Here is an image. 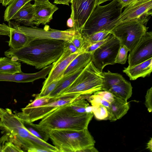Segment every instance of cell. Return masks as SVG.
<instances>
[{"instance_id": "20", "label": "cell", "mask_w": 152, "mask_h": 152, "mask_svg": "<svg viewBox=\"0 0 152 152\" xmlns=\"http://www.w3.org/2000/svg\"><path fill=\"white\" fill-rule=\"evenodd\" d=\"M28 2L22 7L14 15L12 20L18 23H22L24 25L33 26L34 15V4Z\"/></svg>"}, {"instance_id": "40", "label": "cell", "mask_w": 152, "mask_h": 152, "mask_svg": "<svg viewBox=\"0 0 152 152\" xmlns=\"http://www.w3.org/2000/svg\"><path fill=\"white\" fill-rule=\"evenodd\" d=\"M133 0H117L122 9L129 5Z\"/></svg>"}, {"instance_id": "37", "label": "cell", "mask_w": 152, "mask_h": 152, "mask_svg": "<svg viewBox=\"0 0 152 152\" xmlns=\"http://www.w3.org/2000/svg\"><path fill=\"white\" fill-rule=\"evenodd\" d=\"M113 35V34L111 33L105 39L90 45L85 49L84 52L92 53L95 50L110 39Z\"/></svg>"}, {"instance_id": "46", "label": "cell", "mask_w": 152, "mask_h": 152, "mask_svg": "<svg viewBox=\"0 0 152 152\" xmlns=\"http://www.w3.org/2000/svg\"><path fill=\"white\" fill-rule=\"evenodd\" d=\"M147 148L149 150L151 151L152 150V139L151 138L150 140H149L147 143Z\"/></svg>"}, {"instance_id": "7", "label": "cell", "mask_w": 152, "mask_h": 152, "mask_svg": "<svg viewBox=\"0 0 152 152\" xmlns=\"http://www.w3.org/2000/svg\"><path fill=\"white\" fill-rule=\"evenodd\" d=\"M148 20L145 18L127 21L115 26L110 32L130 52L147 31L148 28L144 24Z\"/></svg>"}, {"instance_id": "33", "label": "cell", "mask_w": 152, "mask_h": 152, "mask_svg": "<svg viewBox=\"0 0 152 152\" xmlns=\"http://www.w3.org/2000/svg\"><path fill=\"white\" fill-rule=\"evenodd\" d=\"M129 49L125 46L121 45L115 58V63L124 64L126 63Z\"/></svg>"}, {"instance_id": "35", "label": "cell", "mask_w": 152, "mask_h": 152, "mask_svg": "<svg viewBox=\"0 0 152 152\" xmlns=\"http://www.w3.org/2000/svg\"><path fill=\"white\" fill-rule=\"evenodd\" d=\"M61 78L52 82L45 88H42L40 93L37 95L36 97L39 98L48 96L55 88Z\"/></svg>"}, {"instance_id": "16", "label": "cell", "mask_w": 152, "mask_h": 152, "mask_svg": "<svg viewBox=\"0 0 152 152\" xmlns=\"http://www.w3.org/2000/svg\"><path fill=\"white\" fill-rule=\"evenodd\" d=\"M83 52L84 51L82 50H78L77 51L64 58H58L53 63L52 68L44 81L42 88L52 82L61 78L65 70L71 62L78 55Z\"/></svg>"}, {"instance_id": "28", "label": "cell", "mask_w": 152, "mask_h": 152, "mask_svg": "<svg viewBox=\"0 0 152 152\" xmlns=\"http://www.w3.org/2000/svg\"><path fill=\"white\" fill-rule=\"evenodd\" d=\"M110 31H99L86 37H83L84 44L83 48L85 49L90 45L106 39L110 34Z\"/></svg>"}, {"instance_id": "36", "label": "cell", "mask_w": 152, "mask_h": 152, "mask_svg": "<svg viewBox=\"0 0 152 152\" xmlns=\"http://www.w3.org/2000/svg\"><path fill=\"white\" fill-rule=\"evenodd\" d=\"M71 41L78 50H82L83 51L82 48L84 43V40L79 31H77L74 35Z\"/></svg>"}, {"instance_id": "12", "label": "cell", "mask_w": 152, "mask_h": 152, "mask_svg": "<svg viewBox=\"0 0 152 152\" xmlns=\"http://www.w3.org/2000/svg\"><path fill=\"white\" fill-rule=\"evenodd\" d=\"M71 13L74 23L73 28L80 32L97 6V0H72Z\"/></svg>"}, {"instance_id": "8", "label": "cell", "mask_w": 152, "mask_h": 152, "mask_svg": "<svg viewBox=\"0 0 152 152\" xmlns=\"http://www.w3.org/2000/svg\"><path fill=\"white\" fill-rule=\"evenodd\" d=\"M81 96L79 94L60 96L43 105L33 108L25 107L21 109L20 112L15 113L22 121L33 122L42 119L58 108L73 102Z\"/></svg>"}, {"instance_id": "41", "label": "cell", "mask_w": 152, "mask_h": 152, "mask_svg": "<svg viewBox=\"0 0 152 152\" xmlns=\"http://www.w3.org/2000/svg\"><path fill=\"white\" fill-rule=\"evenodd\" d=\"M71 0H54L53 3L56 4H61L69 6V3H71Z\"/></svg>"}, {"instance_id": "38", "label": "cell", "mask_w": 152, "mask_h": 152, "mask_svg": "<svg viewBox=\"0 0 152 152\" xmlns=\"http://www.w3.org/2000/svg\"><path fill=\"white\" fill-rule=\"evenodd\" d=\"M94 94L100 95L104 100L110 103L113 101L114 99V96L109 91L101 90L96 91Z\"/></svg>"}, {"instance_id": "45", "label": "cell", "mask_w": 152, "mask_h": 152, "mask_svg": "<svg viewBox=\"0 0 152 152\" xmlns=\"http://www.w3.org/2000/svg\"><path fill=\"white\" fill-rule=\"evenodd\" d=\"M13 0H2L1 4L3 6L6 7Z\"/></svg>"}, {"instance_id": "50", "label": "cell", "mask_w": 152, "mask_h": 152, "mask_svg": "<svg viewBox=\"0 0 152 152\" xmlns=\"http://www.w3.org/2000/svg\"></svg>"}, {"instance_id": "42", "label": "cell", "mask_w": 152, "mask_h": 152, "mask_svg": "<svg viewBox=\"0 0 152 152\" xmlns=\"http://www.w3.org/2000/svg\"><path fill=\"white\" fill-rule=\"evenodd\" d=\"M66 25L68 27L70 28H72L74 26L73 19L71 16L67 21Z\"/></svg>"}, {"instance_id": "15", "label": "cell", "mask_w": 152, "mask_h": 152, "mask_svg": "<svg viewBox=\"0 0 152 152\" xmlns=\"http://www.w3.org/2000/svg\"><path fill=\"white\" fill-rule=\"evenodd\" d=\"M53 66V64H51L42 68L39 71L33 73H25L22 72L14 74L0 73V81L19 83L33 82L40 79L45 78L50 73Z\"/></svg>"}, {"instance_id": "44", "label": "cell", "mask_w": 152, "mask_h": 152, "mask_svg": "<svg viewBox=\"0 0 152 152\" xmlns=\"http://www.w3.org/2000/svg\"><path fill=\"white\" fill-rule=\"evenodd\" d=\"M34 1V3L39 4H48L50 3L49 0H33Z\"/></svg>"}, {"instance_id": "31", "label": "cell", "mask_w": 152, "mask_h": 152, "mask_svg": "<svg viewBox=\"0 0 152 152\" xmlns=\"http://www.w3.org/2000/svg\"><path fill=\"white\" fill-rule=\"evenodd\" d=\"M92 112L95 118L99 120H107L108 116L107 108L103 105L92 106Z\"/></svg>"}, {"instance_id": "49", "label": "cell", "mask_w": 152, "mask_h": 152, "mask_svg": "<svg viewBox=\"0 0 152 152\" xmlns=\"http://www.w3.org/2000/svg\"></svg>"}, {"instance_id": "11", "label": "cell", "mask_w": 152, "mask_h": 152, "mask_svg": "<svg viewBox=\"0 0 152 152\" xmlns=\"http://www.w3.org/2000/svg\"><path fill=\"white\" fill-rule=\"evenodd\" d=\"M152 0H133L112 23V29L118 24L127 21L148 18L152 15Z\"/></svg>"}, {"instance_id": "18", "label": "cell", "mask_w": 152, "mask_h": 152, "mask_svg": "<svg viewBox=\"0 0 152 152\" xmlns=\"http://www.w3.org/2000/svg\"><path fill=\"white\" fill-rule=\"evenodd\" d=\"M152 71V58L131 66L124 68L123 70L131 80L150 75Z\"/></svg>"}, {"instance_id": "14", "label": "cell", "mask_w": 152, "mask_h": 152, "mask_svg": "<svg viewBox=\"0 0 152 152\" xmlns=\"http://www.w3.org/2000/svg\"><path fill=\"white\" fill-rule=\"evenodd\" d=\"M152 58V32L147 31L133 50L128 57L129 66L140 63Z\"/></svg>"}, {"instance_id": "34", "label": "cell", "mask_w": 152, "mask_h": 152, "mask_svg": "<svg viewBox=\"0 0 152 152\" xmlns=\"http://www.w3.org/2000/svg\"><path fill=\"white\" fill-rule=\"evenodd\" d=\"M89 96L88 100L92 106L101 105L105 107L107 109L110 107V103L104 100L100 95L94 94Z\"/></svg>"}, {"instance_id": "2", "label": "cell", "mask_w": 152, "mask_h": 152, "mask_svg": "<svg viewBox=\"0 0 152 152\" xmlns=\"http://www.w3.org/2000/svg\"><path fill=\"white\" fill-rule=\"evenodd\" d=\"M0 132L23 152L39 148L48 152H58L54 145L35 136L25 127L15 112L0 107Z\"/></svg>"}, {"instance_id": "17", "label": "cell", "mask_w": 152, "mask_h": 152, "mask_svg": "<svg viewBox=\"0 0 152 152\" xmlns=\"http://www.w3.org/2000/svg\"><path fill=\"white\" fill-rule=\"evenodd\" d=\"M34 24L38 26L40 24L46 25L53 19V15L58 9L55 5L48 4L34 3Z\"/></svg>"}, {"instance_id": "30", "label": "cell", "mask_w": 152, "mask_h": 152, "mask_svg": "<svg viewBox=\"0 0 152 152\" xmlns=\"http://www.w3.org/2000/svg\"><path fill=\"white\" fill-rule=\"evenodd\" d=\"M81 96L78 98L69 103L71 108L75 112L80 113H87L86 109L89 104Z\"/></svg>"}, {"instance_id": "1", "label": "cell", "mask_w": 152, "mask_h": 152, "mask_svg": "<svg viewBox=\"0 0 152 152\" xmlns=\"http://www.w3.org/2000/svg\"><path fill=\"white\" fill-rule=\"evenodd\" d=\"M65 42L56 39H37L19 49L10 48L5 52L4 55L13 61L40 69L58 59L63 52Z\"/></svg>"}, {"instance_id": "24", "label": "cell", "mask_w": 152, "mask_h": 152, "mask_svg": "<svg viewBox=\"0 0 152 152\" xmlns=\"http://www.w3.org/2000/svg\"><path fill=\"white\" fill-rule=\"evenodd\" d=\"M21 64L7 57H0V73L14 74L22 72Z\"/></svg>"}, {"instance_id": "4", "label": "cell", "mask_w": 152, "mask_h": 152, "mask_svg": "<svg viewBox=\"0 0 152 152\" xmlns=\"http://www.w3.org/2000/svg\"><path fill=\"white\" fill-rule=\"evenodd\" d=\"M48 133L49 138L59 152H83L94 147L95 142L88 128L52 129Z\"/></svg>"}, {"instance_id": "9", "label": "cell", "mask_w": 152, "mask_h": 152, "mask_svg": "<svg viewBox=\"0 0 152 152\" xmlns=\"http://www.w3.org/2000/svg\"><path fill=\"white\" fill-rule=\"evenodd\" d=\"M121 46L120 41L113 35L92 53L91 61L95 67L102 72L105 66L115 64V58Z\"/></svg>"}, {"instance_id": "29", "label": "cell", "mask_w": 152, "mask_h": 152, "mask_svg": "<svg viewBox=\"0 0 152 152\" xmlns=\"http://www.w3.org/2000/svg\"><path fill=\"white\" fill-rule=\"evenodd\" d=\"M0 152H22L23 151L3 135L0 138Z\"/></svg>"}, {"instance_id": "26", "label": "cell", "mask_w": 152, "mask_h": 152, "mask_svg": "<svg viewBox=\"0 0 152 152\" xmlns=\"http://www.w3.org/2000/svg\"><path fill=\"white\" fill-rule=\"evenodd\" d=\"M33 0H13L7 7L4 12V20H12L15 14L25 4Z\"/></svg>"}, {"instance_id": "23", "label": "cell", "mask_w": 152, "mask_h": 152, "mask_svg": "<svg viewBox=\"0 0 152 152\" xmlns=\"http://www.w3.org/2000/svg\"><path fill=\"white\" fill-rule=\"evenodd\" d=\"M132 89L130 83L125 79L113 86L108 91L114 96L127 101L131 97Z\"/></svg>"}, {"instance_id": "5", "label": "cell", "mask_w": 152, "mask_h": 152, "mask_svg": "<svg viewBox=\"0 0 152 152\" xmlns=\"http://www.w3.org/2000/svg\"><path fill=\"white\" fill-rule=\"evenodd\" d=\"M122 9L117 0L104 5H97L80 32L84 37L101 31L110 32L112 23L121 15Z\"/></svg>"}, {"instance_id": "3", "label": "cell", "mask_w": 152, "mask_h": 152, "mask_svg": "<svg viewBox=\"0 0 152 152\" xmlns=\"http://www.w3.org/2000/svg\"><path fill=\"white\" fill-rule=\"evenodd\" d=\"M69 103L58 108L42 119L38 124L39 126L48 132L52 129L88 128L93 113H77L71 108Z\"/></svg>"}, {"instance_id": "22", "label": "cell", "mask_w": 152, "mask_h": 152, "mask_svg": "<svg viewBox=\"0 0 152 152\" xmlns=\"http://www.w3.org/2000/svg\"><path fill=\"white\" fill-rule=\"evenodd\" d=\"M83 69H79L68 75L63 76L55 88L50 93L48 96L56 97L60 96L71 85Z\"/></svg>"}, {"instance_id": "10", "label": "cell", "mask_w": 152, "mask_h": 152, "mask_svg": "<svg viewBox=\"0 0 152 152\" xmlns=\"http://www.w3.org/2000/svg\"><path fill=\"white\" fill-rule=\"evenodd\" d=\"M19 29L25 34L37 39H50L71 41L72 38L77 31L73 28L65 30H60L50 28L48 25L43 28L36 26H18Z\"/></svg>"}, {"instance_id": "47", "label": "cell", "mask_w": 152, "mask_h": 152, "mask_svg": "<svg viewBox=\"0 0 152 152\" xmlns=\"http://www.w3.org/2000/svg\"><path fill=\"white\" fill-rule=\"evenodd\" d=\"M97 5H100V4L108 1L112 0H97Z\"/></svg>"}, {"instance_id": "19", "label": "cell", "mask_w": 152, "mask_h": 152, "mask_svg": "<svg viewBox=\"0 0 152 152\" xmlns=\"http://www.w3.org/2000/svg\"><path fill=\"white\" fill-rule=\"evenodd\" d=\"M129 109L127 101L114 96V99L107 108L108 116L107 120L115 121L126 115Z\"/></svg>"}, {"instance_id": "43", "label": "cell", "mask_w": 152, "mask_h": 152, "mask_svg": "<svg viewBox=\"0 0 152 152\" xmlns=\"http://www.w3.org/2000/svg\"><path fill=\"white\" fill-rule=\"evenodd\" d=\"M28 152H48L45 150L39 148H33L30 149Z\"/></svg>"}, {"instance_id": "21", "label": "cell", "mask_w": 152, "mask_h": 152, "mask_svg": "<svg viewBox=\"0 0 152 152\" xmlns=\"http://www.w3.org/2000/svg\"><path fill=\"white\" fill-rule=\"evenodd\" d=\"M92 53L84 52L74 58L68 66L63 76L70 74L84 68L91 61Z\"/></svg>"}, {"instance_id": "39", "label": "cell", "mask_w": 152, "mask_h": 152, "mask_svg": "<svg viewBox=\"0 0 152 152\" xmlns=\"http://www.w3.org/2000/svg\"><path fill=\"white\" fill-rule=\"evenodd\" d=\"M152 87L148 89L145 96V104L149 112L152 111Z\"/></svg>"}, {"instance_id": "27", "label": "cell", "mask_w": 152, "mask_h": 152, "mask_svg": "<svg viewBox=\"0 0 152 152\" xmlns=\"http://www.w3.org/2000/svg\"><path fill=\"white\" fill-rule=\"evenodd\" d=\"M21 121L25 128L33 135L44 141L47 142L49 138L48 132L41 128L38 124Z\"/></svg>"}, {"instance_id": "32", "label": "cell", "mask_w": 152, "mask_h": 152, "mask_svg": "<svg viewBox=\"0 0 152 152\" xmlns=\"http://www.w3.org/2000/svg\"><path fill=\"white\" fill-rule=\"evenodd\" d=\"M56 97L46 96L42 97H36L31 102L29 103L26 107L33 108L40 106L46 104L54 100Z\"/></svg>"}, {"instance_id": "6", "label": "cell", "mask_w": 152, "mask_h": 152, "mask_svg": "<svg viewBox=\"0 0 152 152\" xmlns=\"http://www.w3.org/2000/svg\"><path fill=\"white\" fill-rule=\"evenodd\" d=\"M103 78L102 72L91 61L60 96L73 94L87 96L102 90Z\"/></svg>"}, {"instance_id": "13", "label": "cell", "mask_w": 152, "mask_h": 152, "mask_svg": "<svg viewBox=\"0 0 152 152\" xmlns=\"http://www.w3.org/2000/svg\"><path fill=\"white\" fill-rule=\"evenodd\" d=\"M8 25L3 23L0 24V35L8 36L7 41L10 48L17 49L28 45L35 39L21 32L18 28L19 24L16 22L10 21Z\"/></svg>"}, {"instance_id": "48", "label": "cell", "mask_w": 152, "mask_h": 152, "mask_svg": "<svg viewBox=\"0 0 152 152\" xmlns=\"http://www.w3.org/2000/svg\"><path fill=\"white\" fill-rule=\"evenodd\" d=\"M2 0H0V4L1 3Z\"/></svg>"}, {"instance_id": "25", "label": "cell", "mask_w": 152, "mask_h": 152, "mask_svg": "<svg viewBox=\"0 0 152 152\" xmlns=\"http://www.w3.org/2000/svg\"><path fill=\"white\" fill-rule=\"evenodd\" d=\"M103 76L102 90L108 91L114 85L125 79L121 74L113 73L109 70L102 72Z\"/></svg>"}]
</instances>
